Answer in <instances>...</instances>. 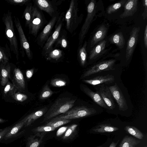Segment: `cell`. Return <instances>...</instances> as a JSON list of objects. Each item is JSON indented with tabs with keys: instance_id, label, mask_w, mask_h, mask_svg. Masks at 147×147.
Instances as JSON below:
<instances>
[{
	"instance_id": "21",
	"label": "cell",
	"mask_w": 147,
	"mask_h": 147,
	"mask_svg": "<svg viewBox=\"0 0 147 147\" xmlns=\"http://www.w3.org/2000/svg\"><path fill=\"white\" fill-rule=\"evenodd\" d=\"M45 132L36 133L27 139L26 147H39L46 134Z\"/></svg>"
},
{
	"instance_id": "16",
	"label": "cell",
	"mask_w": 147,
	"mask_h": 147,
	"mask_svg": "<svg viewBox=\"0 0 147 147\" xmlns=\"http://www.w3.org/2000/svg\"><path fill=\"white\" fill-rule=\"evenodd\" d=\"M81 88L82 91L90 98L93 102L106 111H111L110 109L105 104L99 92L97 90L94 92L86 85L81 84Z\"/></svg>"
},
{
	"instance_id": "45",
	"label": "cell",
	"mask_w": 147,
	"mask_h": 147,
	"mask_svg": "<svg viewBox=\"0 0 147 147\" xmlns=\"http://www.w3.org/2000/svg\"><path fill=\"white\" fill-rule=\"evenodd\" d=\"M68 128V127L64 126L59 128L57 131L56 135L57 136H59L63 134L66 131Z\"/></svg>"
},
{
	"instance_id": "32",
	"label": "cell",
	"mask_w": 147,
	"mask_h": 147,
	"mask_svg": "<svg viewBox=\"0 0 147 147\" xmlns=\"http://www.w3.org/2000/svg\"><path fill=\"white\" fill-rule=\"evenodd\" d=\"M71 120L53 119L45 125L51 126L55 128L70 122Z\"/></svg>"
},
{
	"instance_id": "2",
	"label": "cell",
	"mask_w": 147,
	"mask_h": 147,
	"mask_svg": "<svg viewBox=\"0 0 147 147\" xmlns=\"http://www.w3.org/2000/svg\"><path fill=\"white\" fill-rule=\"evenodd\" d=\"M104 109L93 102L86 105L74 107L54 118L55 119H70L91 116L101 113Z\"/></svg>"
},
{
	"instance_id": "5",
	"label": "cell",
	"mask_w": 147,
	"mask_h": 147,
	"mask_svg": "<svg viewBox=\"0 0 147 147\" xmlns=\"http://www.w3.org/2000/svg\"><path fill=\"white\" fill-rule=\"evenodd\" d=\"M76 100L69 97H63L57 100L44 116L43 122L61 114H63L74 105Z\"/></svg>"
},
{
	"instance_id": "47",
	"label": "cell",
	"mask_w": 147,
	"mask_h": 147,
	"mask_svg": "<svg viewBox=\"0 0 147 147\" xmlns=\"http://www.w3.org/2000/svg\"><path fill=\"white\" fill-rule=\"evenodd\" d=\"M34 71V69L32 68L30 69L27 70L26 72V74L27 78L28 79H30L32 76Z\"/></svg>"
},
{
	"instance_id": "31",
	"label": "cell",
	"mask_w": 147,
	"mask_h": 147,
	"mask_svg": "<svg viewBox=\"0 0 147 147\" xmlns=\"http://www.w3.org/2000/svg\"><path fill=\"white\" fill-rule=\"evenodd\" d=\"M125 131L129 134L139 139H142L144 137L142 133L138 129L133 126L127 125L125 128Z\"/></svg>"
},
{
	"instance_id": "39",
	"label": "cell",
	"mask_w": 147,
	"mask_h": 147,
	"mask_svg": "<svg viewBox=\"0 0 147 147\" xmlns=\"http://www.w3.org/2000/svg\"><path fill=\"white\" fill-rule=\"evenodd\" d=\"M50 84L53 86L60 87L66 86V82L65 81L62 79L56 78L51 80Z\"/></svg>"
},
{
	"instance_id": "24",
	"label": "cell",
	"mask_w": 147,
	"mask_h": 147,
	"mask_svg": "<svg viewBox=\"0 0 147 147\" xmlns=\"http://www.w3.org/2000/svg\"><path fill=\"white\" fill-rule=\"evenodd\" d=\"M110 42L115 44L119 48H123L125 44V41L122 33L119 32L112 35L109 38Z\"/></svg>"
},
{
	"instance_id": "10",
	"label": "cell",
	"mask_w": 147,
	"mask_h": 147,
	"mask_svg": "<svg viewBox=\"0 0 147 147\" xmlns=\"http://www.w3.org/2000/svg\"><path fill=\"white\" fill-rule=\"evenodd\" d=\"M96 1L91 0L87 7V16L79 34V45L82 44L96 13Z\"/></svg>"
},
{
	"instance_id": "13",
	"label": "cell",
	"mask_w": 147,
	"mask_h": 147,
	"mask_svg": "<svg viewBox=\"0 0 147 147\" xmlns=\"http://www.w3.org/2000/svg\"><path fill=\"white\" fill-rule=\"evenodd\" d=\"M59 16V12L51 18L49 22L38 35L36 39L37 44L42 48L50 35Z\"/></svg>"
},
{
	"instance_id": "23",
	"label": "cell",
	"mask_w": 147,
	"mask_h": 147,
	"mask_svg": "<svg viewBox=\"0 0 147 147\" xmlns=\"http://www.w3.org/2000/svg\"><path fill=\"white\" fill-rule=\"evenodd\" d=\"M88 42L85 41L84 43L79 46L77 50V56L81 65L84 66L86 63L87 55L86 47Z\"/></svg>"
},
{
	"instance_id": "9",
	"label": "cell",
	"mask_w": 147,
	"mask_h": 147,
	"mask_svg": "<svg viewBox=\"0 0 147 147\" xmlns=\"http://www.w3.org/2000/svg\"><path fill=\"white\" fill-rule=\"evenodd\" d=\"M115 59L103 61L89 67L82 74L81 78L84 79L104 71H115L116 70Z\"/></svg>"
},
{
	"instance_id": "12",
	"label": "cell",
	"mask_w": 147,
	"mask_h": 147,
	"mask_svg": "<svg viewBox=\"0 0 147 147\" xmlns=\"http://www.w3.org/2000/svg\"><path fill=\"white\" fill-rule=\"evenodd\" d=\"M33 1L38 9L47 13L52 18L59 13L57 6L61 3L62 1L34 0Z\"/></svg>"
},
{
	"instance_id": "28",
	"label": "cell",
	"mask_w": 147,
	"mask_h": 147,
	"mask_svg": "<svg viewBox=\"0 0 147 147\" xmlns=\"http://www.w3.org/2000/svg\"><path fill=\"white\" fill-rule=\"evenodd\" d=\"M67 34V32L65 30L61 31L59 38L55 43V47H60L63 49L67 48L68 43Z\"/></svg>"
},
{
	"instance_id": "7",
	"label": "cell",
	"mask_w": 147,
	"mask_h": 147,
	"mask_svg": "<svg viewBox=\"0 0 147 147\" xmlns=\"http://www.w3.org/2000/svg\"><path fill=\"white\" fill-rule=\"evenodd\" d=\"M47 22L42 11L35 5L32 6L31 19L28 26L29 33L36 37L39 31Z\"/></svg>"
},
{
	"instance_id": "8",
	"label": "cell",
	"mask_w": 147,
	"mask_h": 147,
	"mask_svg": "<svg viewBox=\"0 0 147 147\" xmlns=\"http://www.w3.org/2000/svg\"><path fill=\"white\" fill-rule=\"evenodd\" d=\"M65 12L59 15L55 25V29L51 33L42 48L41 54L45 55L53 48V46L58 39L61 31L65 21Z\"/></svg>"
},
{
	"instance_id": "48",
	"label": "cell",
	"mask_w": 147,
	"mask_h": 147,
	"mask_svg": "<svg viewBox=\"0 0 147 147\" xmlns=\"http://www.w3.org/2000/svg\"><path fill=\"white\" fill-rule=\"evenodd\" d=\"M117 143L118 142H113L111 144L109 147H116Z\"/></svg>"
},
{
	"instance_id": "38",
	"label": "cell",
	"mask_w": 147,
	"mask_h": 147,
	"mask_svg": "<svg viewBox=\"0 0 147 147\" xmlns=\"http://www.w3.org/2000/svg\"><path fill=\"white\" fill-rule=\"evenodd\" d=\"M4 90V93L5 94H9L12 95L15 93L17 88L13 84L8 82Z\"/></svg>"
},
{
	"instance_id": "42",
	"label": "cell",
	"mask_w": 147,
	"mask_h": 147,
	"mask_svg": "<svg viewBox=\"0 0 147 147\" xmlns=\"http://www.w3.org/2000/svg\"><path fill=\"white\" fill-rule=\"evenodd\" d=\"M8 60L4 50L0 47V63L5 65L7 63Z\"/></svg>"
},
{
	"instance_id": "26",
	"label": "cell",
	"mask_w": 147,
	"mask_h": 147,
	"mask_svg": "<svg viewBox=\"0 0 147 147\" xmlns=\"http://www.w3.org/2000/svg\"><path fill=\"white\" fill-rule=\"evenodd\" d=\"M45 111V110L43 109L39 110L25 117L23 119L25 123L24 126L28 127L30 125L36 120L42 116Z\"/></svg>"
},
{
	"instance_id": "40",
	"label": "cell",
	"mask_w": 147,
	"mask_h": 147,
	"mask_svg": "<svg viewBox=\"0 0 147 147\" xmlns=\"http://www.w3.org/2000/svg\"><path fill=\"white\" fill-rule=\"evenodd\" d=\"M12 96L15 100L21 102L25 101L28 98L26 95L18 93H15Z\"/></svg>"
},
{
	"instance_id": "41",
	"label": "cell",
	"mask_w": 147,
	"mask_h": 147,
	"mask_svg": "<svg viewBox=\"0 0 147 147\" xmlns=\"http://www.w3.org/2000/svg\"><path fill=\"white\" fill-rule=\"evenodd\" d=\"M7 1L8 3L16 5H22L25 4L27 5L30 3V0H8Z\"/></svg>"
},
{
	"instance_id": "27",
	"label": "cell",
	"mask_w": 147,
	"mask_h": 147,
	"mask_svg": "<svg viewBox=\"0 0 147 147\" xmlns=\"http://www.w3.org/2000/svg\"><path fill=\"white\" fill-rule=\"evenodd\" d=\"M140 141L132 137L127 136L124 138L119 147H135Z\"/></svg>"
},
{
	"instance_id": "46",
	"label": "cell",
	"mask_w": 147,
	"mask_h": 147,
	"mask_svg": "<svg viewBox=\"0 0 147 147\" xmlns=\"http://www.w3.org/2000/svg\"><path fill=\"white\" fill-rule=\"evenodd\" d=\"M144 42L145 47L147 48V25H146L144 32Z\"/></svg>"
},
{
	"instance_id": "14",
	"label": "cell",
	"mask_w": 147,
	"mask_h": 147,
	"mask_svg": "<svg viewBox=\"0 0 147 147\" xmlns=\"http://www.w3.org/2000/svg\"><path fill=\"white\" fill-rule=\"evenodd\" d=\"M14 22L19 36L21 48L23 51H25L28 57L31 59L32 53L30 49V45L24 34L19 19L16 17H14Z\"/></svg>"
},
{
	"instance_id": "30",
	"label": "cell",
	"mask_w": 147,
	"mask_h": 147,
	"mask_svg": "<svg viewBox=\"0 0 147 147\" xmlns=\"http://www.w3.org/2000/svg\"><path fill=\"white\" fill-rule=\"evenodd\" d=\"M10 69L9 64L5 67L3 66L2 65L1 71V84L3 86H5L8 82L10 77Z\"/></svg>"
},
{
	"instance_id": "15",
	"label": "cell",
	"mask_w": 147,
	"mask_h": 147,
	"mask_svg": "<svg viewBox=\"0 0 147 147\" xmlns=\"http://www.w3.org/2000/svg\"><path fill=\"white\" fill-rule=\"evenodd\" d=\"M140 30V27H134L130 32L126 50L125 57L127 61L129 60L134 52L138 40Z\"/></svg>"
},
{
	"instance_id": "43",
	"label": "cell",
	"mask_w": 147,
	"mask_h": 147,
	"mask_svg": "<svg viewBox=\"0 0 147 147\" xmlns=\"http://www.w3.org/2000/svg\"><path fill=\"white\" fill-rule=\"evenodd\" d=\"M142 4L144 7V9L142 14V16L143 17V19L144 20H145L147 18V0H143Z\"/></svg>"
},
{
	"instance_id": "1",
	"label": "cell",
	"mask_w": 147,
	"mask_h": 147,
	"mask_svg": "<svg viewBox=\"0 0 147 147\" xmlns=\"http://www.w3.org/2000/svg\"><path fill=\"white\" fill-rule=\"evenodd\" d=\"M108 87L119 111L125 112L132 110L133 106L127 90L120 78Z\"/></svg>"
},
{
	"instance_id": "18",
	"label": "cell",
	"mask_w": 147,
	"mask_h": 147,
	"mask_svg": "<svg viewBox=\"0 0 147 147\" xmlns=\"http://www.w3.org/2000/svg\"><path fill=\"white\" fill-rule=\"evenodd\" d=\"M108 29V28L104 24L100 25L98 28L91 40V47H93L99 42L103 40L107 35Z\"/></svg>"
},
{
	"instance_id": "36",
	"label": "cell",
	"mask_w": 147,
	"mask_h": 147,
	"mask_svg": "<svg viewBox=\"0 0 147 147\" xmlns=\"http://www.w3.org/2000/svg\"><path fill=\"white\" fill-rule=\"evenodd\" d=\"M53 93V92L47 85L43 88L40 95L39 98L41 99H45L50 97Z\"/></svg>"
},
{
	"instance_id": "37",
	"label": "cell",
	"mask_w": 147,
	"mask_h": 147,
	"mask_svg": "<svg viewBox=\"0 0 147 147\" xmlns=\"http://www.w3.org/2000/svg\"><path fill=\"white\" fill-rule=\"evenodd\" d=\"M56 128L49 126L45 125L40 126L33 129L32 131L34 132L39 133L52 131Z\"/></svg>"
},
{
	"instance_id": "44",
	"label": "cell",
	"mask_w": 147,
	"mask_h": 147,
	"mask_svg": "<svg viewBox=\"0 0 147 147\" xmlns=\"http://www.w3.org/2000/svg\"><path fill=\"white\" fill-rule=\"evenodd\" d=\"M11 127H8L0 130V140L4 138L5 136L10 129Z\"/></svg>"
},
{
	"instance_id": "20",
	"label": "cell",
	"mask_w": 147,
	"mask_h": 147,
	"mask_svg": "<svg viewBox=\"0 0 147 147\" xmlns=\"http://www.w3.org/2000/svg\"><path fill=\"white\" fill-rule=\"evenodd\" d=\"M13 82L17 89L23 91L25 88V82L23 75L20 70L15 68L13 71Z\"/></svg>"
},
{
	"instance_id": "3",
	"label": "cell",
	"mask_w": 147,
	"mask_h": 147,
	"mask_svg": "<svg viewBox=\"0 0 147 147\" xmlns=\"http://www.w3.org/2000/svg\"><path fill=\"white\" fill-rule=\"evenodd\" d=\"M78 12V1L71 0L65 15L66 29L71 34L74 32L83 19V15L81 14L79 16Z\"/></svg>"
},
{
	"instance_id": "19",
	"label": "cell",
	"mask_w": 147,
	"mask_h": 147,
	"mask_svg": "<svg viewBox=\"0 0 147 147\" xmlns=\"http://www.w3.org/2000/svg\"><path fill=\"white\" fill-rule=\"evenodd\" d=\"M106 42V40H103L94 46L90 53L88 57L89 60H95L103 53Z\"/></svg>"
},
{
	"instance_id": "35",
	"label": "cell",
	"mask_w": 147,
	"mask_h": 147,
	"mask_svg": "<svg viewBox=\"0 0 147 147\" xmlns=\"http://www.w3.org/2000/svg\"><path fill=\"white\" fill-rule=\"evenodd\" d=\"M78 125L73 124L68 127L62 138L64 140L69 139L75 134Z\"/></svg>"
},
{
	"instance_id": "49",
	"label": "cell",
	"mask_w": 147,
	"mask_h": 147,
	"mask_svg": "<svg viewBox=\"0 0 147 147\" xmlns=\"http://www.w3.org/2000/svg\"><path fill=\"white\" fill-rule=\"evenodd\" d=\"M5 120H4L0 118V123H2L5 122Z\"/></svg>"
},
{
	"instance_id": "34",
	"label": "cell",
	"mask_w": 147,
	"mask_h": 147,
	"mask_svg": "<svg viewBox=\"0 0 147 147\" xmlns=\"http://www.w3.org/2000/svg\"><path fill=\"white\" fill-rule=\"evenodd\" d=\"M127 0H121L115 4L109 6L107 10L108 14H111L115 13L121 7L124 6Z\"/></svg>"
},
{
	"instance_id": "22",
	"label": "cell",
	"mask_w": 147,
	"mask_h": 147,
	"mask_svg": "<svg viewBox=\"0 0 147 147\" xmlns=\"http://www.w3.org/2000/svg\"><path fill=\"white\" fill-rule=\"evenodd\" d=\"M25 123L24 121L22 119L13 126L11 127L10 129L7 133L4 139L5 140H6L16 137L23 133V131L20 132H19L24 125Z\"/></svg>"
},
{
	"instance_id": "4",
	"label": "cell",
	"mask_w": 147,
	"mask_h": 147,
	"mask_svg": "<svg viewBox=\"0 0 147 147\" xmlns=\"http://www.w3.org/2000/svg\"><path fill=\"white\" fill-rule=\"evenodd\" d=\"M119 71H106L90 76L91 78L83 79V82L94 87L101 85L109 86L113 84L120 78Z\"/></svg>"
},
{
	"instance_id": "25",
	"label": "cell",
	"mask_w": 147,
	"mask_h": 147,
	"mask_svg": "<svg viewBox=\"0 0 147 147\" xmlns=\"http://www.w3.org/2000/svg\"><path fill=\"white\" fill-rule=\"evenodd\" d=\"M63 51L58 48H54L45 55L47 60L57 61L64 55Z\"/></svg>"
},
{
	"instance_id": "11",
	"label": "cell",
	"mask_w": 147,
	"mask_h": 147,
	"mask_svg": "<svg viewBox=\"0 0 147 147\" xmlns=\"http://www.w3.org/2000/svg\"><path fill=\"white\" fill-rule=\"evenodd\" d=\"M100 95L105 104L110 109L111 111H118L117 105L110 92L108 86L101 85L94 87Z\"/></svg>"
},
{
	"instance_id": "17",
	"label": "cell",
	"mask_w": 147,
	"mask_h": 147,
	"mask_svg": "<svg viewBox=\"0 0 147 147\" xmlns=\"http://www.w3.org/2000/svg\"><path fill=\"white\" fill-rule=\"evenodd\" d=\"M138 0H128L124 7V10L120 16L121 18L132 16L136 12L138 8Z\"/></svg>"
},
{
	"instance_id": "29",
	"label": "cell",
	"mask_w": 147,
	"mask_h": 147,
	"mask_svg": "<svg viewBox=\"0 0 147 147\" xmlns=\"http://www.w3.org/2000/svg\"><path fill=\"white\" fill-rule=\"evenodd\" d=\"M118 129L117 127L107 124H103L98 125L93 129L92 130L96 132L103 133L113 132Z\"/></svg>"
},
{
	"instance_id": "6",
	"label": "cell",
	"mask_w": 147,
	"mask_h": 147,
	"mask_svg": "<svg viewBox=\"0 0 147 147\" xmlns=\"http://www.w3.org/2000/svg\"><path fill=\"white\" fill-rule=\"evenodd\" d=\"M3 20L5 26V33L9 42L11 50L18 58L19 54L18 43L15 33L11 12L8 11L7 13L4 14Z\"/></svg>"
},
{
	"instance_id": "33",
	"label": "cell",
	"mask_w": 147,
	"mask_h": 147,
	"mask_svg": "<svg viewBox=\"0 0 147 147\" xmlns=\"http://www.w3.org/2000/svg\"><path fill=\"white\" fill-rule=\"evenodd\" d=\"M32 4L31 2L26 5L23 13V16L26 21V25L28 26L31 19L32 14Z\"/></svg>"
}]
</instances>
